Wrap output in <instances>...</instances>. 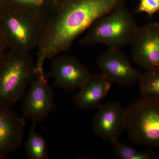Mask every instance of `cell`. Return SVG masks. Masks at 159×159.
Segmentation results:
<instances>
[{
    "instance_id": "1",
    "label": "cell",
    "mask_w": 159,
    "mask_h": 159,
    "mask_svg": "<svg viewBox=\"0 0 159 159\" xmlns=\"http://www.w3.org/2000/svg\"><path fill=\"white\" fill-rule=\"evenodd\" d=\"M125 0H68L56 8L45 20L38 48L37 68L47 60L68 51L75 39L97 19L120 6Z\"/></svg>"
},
{
    "instance_id": "2",
    "label": "cell",
    "mask_w": 159,
    "mask_h": 159,
    "mask_svg": "<svg viewBox=\"0 0 159 159\" xmlns=\"http://www.w3.org/2000/svg\"><path fill=\"white\" fill-rule=\"evenodd\" d=\"M36 68L29 52L9 50L0 58V107L10 108L22 100Z\"/></svg>"
},
{
    "instance_id": "3",
    "label": "cell",
    "mask_w": 159,
    "mask_h": 159,
    "mask_svg": "<svg viewBox=\"0 0 159 159\" xmlns=\"http://www.w3.org/2000/svg\"><path fill=\"white\" fill-rule=\"evenodd\" d=\"M139 26L133 15L124 6L99 18L85 32L81 44H102L108 49L122 50L130 45Z\"/></svg>"
},
{
    "instance_id": "4",
    "label": "cell",
    "mask_w": 159,
    "mask_h": 159,
    "mask_svg": "<svg viewBox=\"0 0 159 159\" xmlns=\"http://www.w3.org/2000/svg\"><path fill=\"white\" fill-rule=\"evenodd\" d=\"M44 21L20 11L2 7L0 34L9 50L29 52L39 47Z\"/></svg>"
},
{
    "instance_id": "5",
    "label": "cell",
    "mask_w": 159,
    "mask_h": 159,
    "mask_svg": "<svg viewBox=\"0 0 159 159\" xmlns=\"http://www.w3.org/2000/svg\"><path fill=\"white\" fill-rule=\"evenodd\" d=\"M126 128L135 143L159 148V102L142 98L126 109Z\"/></svg>"
},
{
    "instance_id": "6",
    "label": "cell",
    "mask_w": 159,
    "mask_h": 159,
    "mask_svg": "<svg viewBox=\"0 0 159 159\" xmlns=\"http://www.w3.org/2000/svg\"><path fill=\"white\" fill-rule=\"evenodd\" d=\"M47 79L43 68H36L34 78L23 99L22 117L25 120L36 123L42 122L56 109L53 88Z\"/></svg>"
},
{
    "instance_id": "7",
    "label": "cell",
    "mask_w": 159,
    "mask_h": 159,
    "mask_svg": "<svg viewBox=\"0 0 159 159\" xmlns=\"http://www.w3.org/2000/svg\"><path fill=\"white\" fill-rule=\"evenodd\" d=\"M130 45L132 59L147 71L159 70V24L139 27Z\"/></svg>"
},
{
    "instance_id": "8",
    "label": "cell",
    "mask_w": 159,
    "mask_h": 159,
    "mask_svg": "<svg viewBox=\"0 0 159 159\" xmlns=\"http://www.w3.org/2000/svg\"><path fill=\"white\" fill-rule=\"evenodd\" d=\"M53 59L47 77L53 78L54 86L66 92L71 93L80 88L92 74L73 56L61 54Z\"/></svg>"
},
{
    "instance_id": "9",
    "label": "cell",
    "mask_w": 159,
    "mask_h": 159,
    "mask_svg": "<svg viewBox=\"0 0 159 159\" xmlns=\"http://www.w3.org/2000/svg\"><path fill=\"white\" fill-rule=\"evenodd\" d=\"M97 67L113 83L129 87L139 82L142 74L134 68L127 55L119 49H108L99 55Z\"/></svg>"
},
{
    "instance_id": "10",
    "label": "cell",
    "mask_w": 159,
    "mask_h": 159,
    "mask_svg": "<svg viewBox=\"0 0 159 159\" xmlns=\"http://www.w3.org/2000/svg\"><path fill=\"white\" fill-rule=\"evenodd\" d=\"M92 121L94 134L104 141L118 139L126 128V109L113 101L101 104Z\"/></svg>"
},
{
    "instance_id": "11",
    "label": "cell",
    "mask_w": 159,
    "mask_h": 159,
    "mask_svg": "<svg viewBox=\"0 0 159 159\" xmlns=\"http://www.w3.org/2000/svg\"><path fill=\"white\" fill-rule=\"evenodd\" d=\"M25 121L8 107H0V159L19 148L25 135Z\"/></svg>"
},
{
    "instance_id": "12",
    "label": "cell",
    "mask_w": 159,
    "mask_h": 159,
    "mask_svg": "<svg viewBox=\"0 0 159 159\" xmlns=\"http://www.w3.org/2000/svg\"><path fill=\"white\" fill-rule=\"evenodd\" d=\"M113 82L102 73L91 74L73 98L74 104L85 110L98 108L108 95Z\"/></svg>"
},
{
    "instance_id": "13",
    "label": "cell",
    "mask_w": 159,
    "mask_h": 159,
    "mask_svg": "<svg viewBox=\"0 0 159 159\" xmlns=\"http://www.w3.org/2000/svg\"><path fill=\"white\" fill-rule=\"evenodd\" d=\"M2 7L30 15L45 20L56 6H51L48 0H9Z\"/></svg>"
},
{
    "instance_id": "14",
    "label": "cell",
    "mask_w": 159,
    "mask_h": 159,
    "mask_svg": "<svg viewBox=\"0 0 159 159\" xmlns=\"http://www.w3.org/2000/svg\"><path fill=\"white\" fill-rule=\"evenodd\" d=\"M36 124L33 122L30 127L25 145L26 154L29 159H48L49 152L48 144L43 136L36 133Z\"/></svg>"
},
{
    "instance_id": "15",
    "label": "cell",
    "mask_w": 159,
    "mask_h": 159,
    "mask_svg": "<svg viewBox=\"0 0 159 159\" xmlns=\"http://www.w3.org/2000/svg\"><path fill=\"white\" fill-rule=\"evenodd\" d=\"M139 82L142 98L159 102V70L142 74Z\"/></svg>"
},
{
    "instance_id": "16",
    "label": "cell",
    "mask_w": 159,
    "mask_h": 159,
    "mask_svg": "<svg viewBox=\"0 0 159 159\" xmlns=\"http://www.w3.org/2000/svg\"><path fill=\"white\" fill-rule=\"evenodd\" d=\"M114 154L120 159H150L153 158L151 152L140 151L131 146L119 142L118 139L111 142Z\"/></svg>"
},
{
    "instance_id": "17",
    "label": "cell",
    "mask_w": 159,
    "mask_h": 159,
    "mask_svg": "<svg viewBox=\"0 0 159 159\" xmlns=\"http://www.w3.org/2000/svg\"><path fill=\"white\" fill-rule=\"evenodd\" d=\"M136 12H144L151 17L159 11V0H140Z\"/></svg>"
},
{
    "instance_id": "18",
    "label": "cell",
    "mask_w": 159,
    "mask_h": 159,
    "mask_svg": "<svg viewBox=\"0 0 159 159\" xmlns=\"http://www.w3.org/2000/svg\"><path fill=\"white\" fill-rule=\"evenodd\" d=\"M7 48L8 47L5 40L0 34V58L3 56V54L6 53Z\"/></svg>"
},
{
    "instance_id": "19",
    "label": "cell",
    "mask_w": 159,
    "mask_h": 159,
    "mask_svg": "<svg viewBox=\"0 0 159 159\" xmlns=\"http://www.w3.org/2000/svg\"><path fill=\"white\" fill-rule=\"evenodd\" d=\"M2 9V5L0 4V13H1V10Z\"/></svg>"
}]
</instances>
